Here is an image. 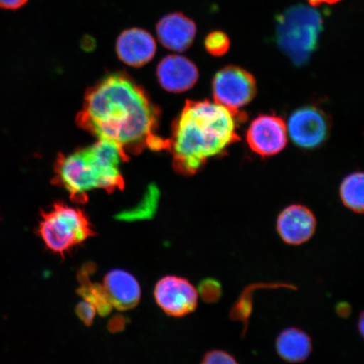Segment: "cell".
Returning <instances> with one entry per match:
<instances>
[{
    "label": "cell",
    "mask_w": 364,
    "mask_h": 364,
    "mask_svg": "<svg viewBox=\"0 0 364 364\" xmlns=\"http://www.w3.org/2000/svg\"><path fill=\"white\" fill-rule=\"evenodd\" d=\"M38 232L46 247L62 258L95 235L85 212L63 202L41 213Z\"/></svg>",
    "instance_id": "5b68a950"
},
{
    "label": "cell",
    "mask_w": 364,
    "mask_h": 364,
    "mask_svg": "<svg viewBox=\"0 0 364 364\" xmlns=\"http://www.w3.org/2000/svg\"><path fill=\"white\" fill-rule=\"evenodd\" d=\"M125 326V322L122 316H116L111 320L109 323V330L112 332H117L122 331Z\"/></svg>",
    "instance_id": "d4e9b609"
},
{
    "label": "cell",
    "mask_w": 364,
    "mask_h": 364,
    "mask_svg": "<svg viewBox=\"0 0 364 364\" xmlns=\"http://www.w3.org/2000/svg\"><path fill=\"white\" fill-rule=\"evenodd\" d=\"M159 109L130 77L115 73L88 90L76 122L98 140L115 144L127 156L144 149H168L156 133Z\"/></svg>",
    "instance_id": "6da1fadb"
},
{
    "label": "cell",
    "mask_w": 364,
    "mask_h": 364,
    "mask_svg": "<svg viewBox=\"0 0 364 364\" xmlns=\"http://www.w3.org/2000/svg\"><path fill=\"white\" fill-rule=\"evenodd\" d=\"M277 43L296 66H303L317 48L323 31L320 12L313 6L289 8L277 20Z\"/></svg>",
    "instance_id": "277c9868"
},
{
    "label": "cell",
    "mask_w": 364,
    "mask_h": 364,
    "mask_svg": "<svg viewBox=\"0 0 364 364\" xmlns=\"http://www.w3.org/2000/svg\"><path fill=\"white\" fill-rule=\"evenodd\" d=\"M198 298L197 288L180 276L164 277L154 288V299L159 307L171 317H185L195 312Z\"/></svg>",
    "instance_id": "52a82bcc"
},
{
    "label": "cell",
    "mask_w": 364,
    "mask_h": 364,
    "mask_svg": "<svg viewBox=\"0 0 364 364\" xmlns=\"http://www.w3.org/2000/svg\"><path fill=\"white\" fill-rule=\"evenodd\" d=\"M157 77L162 88L172 93H181L193 87L198 80L199 72L188 58L169 55L159 63Z\"/></svg>",
    "instance_id": "7c38bea8"
},
{
    "label": "cell",
    "mask_w": 364,
    "mask_h": 364,
    "mask_svg": "<svg viewBox=\"0 0 364 364\" xmlns=\"http://www.w3.org/2000/svg\"><path fill=\"white\" fill-rule=\"evenodd\" d=\"M358 331L360 332L361 336H363V326H364V321H363V313L362 312L360 314V318H359V320L358 321Z\"/></svg>",
    "instance_id": "4316f807"
},
{
    "label": "cell",
    "mask_w": 364,
    "mask_h": 364,
    "mask_svg": "<svg viewBox=\"0 0 364 364\" xmlns=\"http://www.w3.org/2000/svg\"><path fill=\"white\" fill-rule=\"evenodd\" d=\"M336 314L341 318H347L352 311V307L348 303L339 302L336 306Z\"/></svg>",
    "instance_id": "cb8c5ba5"
},
{
    "label": "cell",
    "mask_w": 364,
    "mask_h": 364,
    "mask_svg": "<svg viewBox=\"0 0 364 364\" xmlns=\"http://www.w3.org/2000/svg\"><path fill=\"white\" fill-rule=\"evenodd\" d=\"M204 46L209 54L215 57H221L229 51L230 40L223 31H215L206 36Z\"/></svg>",
    "instance_id": "d6986e66"
},
{
    "label": "cell",
    "mask_w": 364,
    "mask_h": 364,
    "mask_svg": "<svg viewBox=\"0 0 364 364\" xmlns=\"http://www.w3.org/2000/svg\"><path fill=\"white\" fill-rule=\"evenodd\" d=\"M247 141L250 149L258 156H276L288 143L287 125L281 117L275 115L258 116L249 127Z\"/></svg>",
    "instance_id": "9c48e42d"
},
{
    "label": "cell",
    "mask_w": 364,
    "mask_h": 364,
    "mask_svg": "<svg viewBox=\"0 0 364 364\" xmlns=\"http://www.w3.org/2000/svg\"><path fill=\"white\" fill-rule=\"evenodd\" d=\"M200 364H240L233 354L222 349H213L203 355Z\"/></svg>",
    "instance_id": "44dd1931"
},
{
    "label": "cell",
    "mask_w": 364,
    "mask_h": 364,
    "mask_svg": "<svg viewBox=\"0 0 364 364\" xmlns=\"http://www.w3.org/2000/svg\"><path fill=\"white\" fill-rule=\"evenodd\" d=\"M363 173L354 172L346 177L340 186L341 201L350 210L356 213L363 212Z\"/></svg>",
    "instance_id": "e0dca14e"
},
{
    "label": "cell",
    "mask_w": 364,
    "mask_h": 364,
    "mask_svg": "<svg viewBox=\"0 0 364 364\" xmlns=\"http://www.w3.org/2000/svg\"><path fill=\"white\" fill-rule=\"evenodd\" d=\"M213 95L221 106L239 111L256 97V79L245 68L235 65L223 68L213 80Z\"/></svg>",
    "instance_id": "8992f818"
},
{
    "label": "cell",
    "mask_w": 364,
    "mask_h": 364,
    "mask_svg": "<svg viewBox=\"0 0 364 364\" xmlns=\"http://www.w3.org/2000/svg\"><path fill=\"white\" fill-rule=\"evenodd\" d=\"M288 289L296 290V286L285 283H257L249 284L242 290L237 299L230 308V318L231 321L240 322L243 326V334L247 331L250 318L253 309L254 294L257 289Z\"/></svg>",
    "instance_id": "2e32d148"
},
{
    "label": "cell",
    "mask_w": 364,
    "mask_h": 364,
    "mask_svg": "<svg viewBox=\"0 0 364 364\" xmlns=\"http://www.w3.org/2000/svg\"><path fill=\"white\" fill-rule=\"evenodd\" d=\"M245 117L208 100L186 102L168 139L175 170L193 176L209 159L223 156L240 140L238 129Z\"/></svg>",
    "instance_id": "7a4b0ae2"
},
{
    "label": "cell",
    "mask_w": 364,
    "mask_h": 364,
    "mask_svg": "<svg viewBox=\"0 0 364 364\" xmlns=\"http://www.w3.org/2000/svg\"><path fill=\"white\" fill-rule=\"evenodd\" d=\"M118 58L127 65L139 68L151 61L156 53V43L149 31L131 28L122 31L116 44Z\"/></svg>",
    "instance_id": "8fae6325"
},
{
    "label": "cell",
    "mask_w": 364,
    "mask_h": 364,
    "mask_svg": "<svg viewBox=\"0 0 364 364\" xmlns=\"http://www.w3.org/2000/svg\"><path fill=\"white\" fill-rule=\"evenodd\" d=\"M287 130L298 147L312 149L325 142L329 136L330 124L320 108L304 107L290 116Z\"/></svg>",
    "instance_id": "ba28073f"
},
{
    "label": "cell",
    "mask_w": 364,
    "mask_h": 364,
    "mask_svg": "<svg viewBox=\"0 0 364 364\" xmlns=\"http://www.w3.org/2000/svg\"><path fill=\"white\" fill-rule=\"evenodd\" d=\"M341 1V0H308L309 4L313 7L320 6L323 4H335Z\"/></svg>",
    "instance_id": "484cf974"
},
{
    "label": "cell",
    "mask_w": 364,
    "mask_h": 364,
    "mask_svg": "<svg viewBox=\"0 0 364 364\" xmlns=\"http://www.w3.org/2000/svg\"><path fill=\"white\" fill-rule=\"evenodd\" d=\"M159 42L174 52H185L194 42L197 34L195 22L182 13H171L163 16L157 23Z\"/></svg>",
    "instance_id": "4fadbf2b"
},
{
    "label": "cell",
    "mask_w": 364,
    "mask_h": 364,
    "mask_svg": "<svg viewBox=\"0 0 364 364\" xmlns=\"http://www.w3.org/2000/svg\"><path fill=\"white\" fill-rule=\"evenodd\" d=\"M198 296L206 304H216L223 297V285L215 277H206L200 282Z\"/></svg>",
    "instance_id": "ffe728a7"
},
{
    "label": "cell",
    "mask_w": 364,
    "mask_h": 364,
    "mask_svg": "<svg viewBox=\"0 0 364 364\" xmlns=\"http://www.w3.org/2000/svg\"><path fill=\"white\" fill-rule=\"evenodd\" d=\"M75 313L85 326H90L93 324L97 309H95L92 304L84 300V301L79 303L78 306H76Z\"/></svg>",
    "instance_id": "7402d4cb"
},
{
    "label": "cell",
    "mask_w": 364,
    "mask_h": 364,
    "mask_svg": "<svg viewBox=\"0 0 364 364\" xmlns=\"http://www.w3.org/2000/svg\"><path fill=\"white\" fill-rule=\"evenodd\" d=\"M103 287L112 307L125 311L138 306L141 288L135 277L124 270L115 269L104 277Z\"/></svg>",
    "instance_id": "5bb4252c"
},
{
    "label": "cell",
    "mask_w": 364,
    "mask_h": 364,
    "mask_svg": "<svg viewBox=\"0 0 364 364\" xmlns=\"http://www.w3.org/2000/svg\"><path fill=\"white\" fill-rule=\"evenodd\" d=\"M80 280L82 285L78 294L81 297L92 304L100 316H106L110 314L112 306L103 285L90 283L87 275H80Z\"/></svg>",
    "instance_id": "ac0fdd59"
},
{
    "label": "cell",
    "mask_w": 364,
    "mask_h": 364,
    "mask_svg": "<svg viewBox=\"0 0 364 364\" xmlns=\"http://www.w3.org/2000/svg\"><path fill=\"white\" fill-rule=\"evenodd\" d=\"M275 348L282 360L289 363H301L311 356L313 340L306 331L290 326L277 335Z\"/></svg>",
    "instance_id": "9a60e30c"
},
{
    "label": "cell",
    "mask_w": 364,
    "mask_h": 364,
    "mask_svg": "<svg viewBox=\"0 0 364 364\" xmlns=\"http://www.w3.org/2000/svg\"><path fill=\"white\" fill-rule=\"evenodd\" d=\"M29 0H0V8L16 11L25 6Z\"/></svg>",
    "instance_id": "603a6c76"
},
{
    "label": "cell",
    "mask_w": 364,
    "mask_h": 364,
    "mask_svg": "<svg viewBox=\"0 0 364 364\" xmlns=\"http://www.w3.org/2000/svg\"><path fill=\"white\" fill-rule=\"evenodd\" d=\"M317 220L311 209L300 204L287 207L277 218L276 230L282 241L291 247L308 242L315 235Z\"/></svg>",
    "instance_id": "30bf717a"
},
{
    "label": "cell",
    "mask_w": 364,
    "mask_h": 364,
    "mask_svg": "<svg viewBox=\"0 0 364 364\" xmlns=\"http://www.w3.org/2000/svg\"><path fill=\"white\" fill-rule=\"evenodd\" d=\"M129 159L115 144L98 140L67 156L60 154L54 166V182L67 191L73 202L85 203L91 191L102 189L111 193L124 189L120 165Z\"/></svg>",
    "instance_id": "3957f363"
}]
</instances>
